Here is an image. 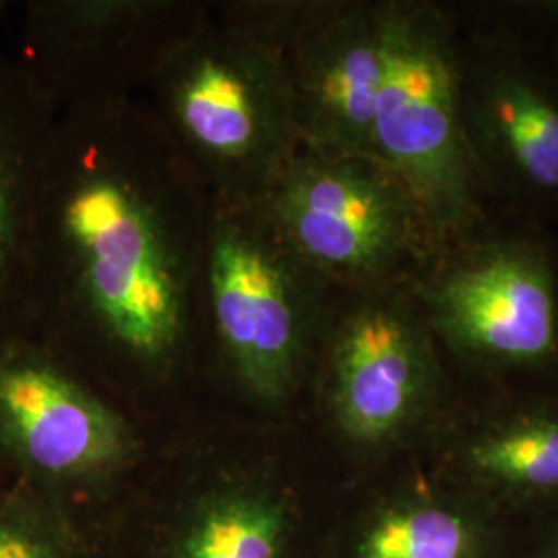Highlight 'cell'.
<instances>
[{
  "label": "cell",
  "instance_id": "cell-1",
  "mask_svg": "<svg viewBox=\"0 0 558 558\" xmlns=\"http://www.w3.org/2000/svg\"><path fill=\"white\" fill-rule=\"evenodd\" d=\"M124 108L77 104L54 122L32 257V327L92 325L161 366L191 325L193 242L168 184L124 145Z\"/></svg>",
  "mask_w": 558,
  "mask_h": 558
},
{
  "label": "cell",
  "instance_id": "cell-2",
  "mask_svg": "<svg viewBox=\"0 0 558 558\" xmlns=\"http://www.w3.org/2000/svg\"><path fill=\"white\" fill-rule=\"evenodd\" d=\"M456 380L472 389L558 383V242L490 216L408 286Z\"/></svg>",
  "mask_w": 558,
  "mask_h": 558
},
{
  "label": "cell",
  "instance_id": "cell-3",
  "mask_svg": "<svg viewBox=\"0 0 558 558\" xmlns=\"http://www.w3.org/2000/svg\"><path fill=\"white\" fill-rule=\"evenodd\" d=\"M161 114L226 205H255L300 147L283 44L267 11L186 29L156 62Z\"/></svg>",
  "mask_w": 558,
  "mask_h": 558
},
{
  "label": "cell",
  "instance_id": "cell-4",
  "mask_svg": "<svg viewBox=\"0 0 558 558\" xmlns=\"http://www.w3.org/2000/svg\"><path fill=\"white\" fill-rule=\"evenodd\" d=\"M315 366L333 435L362 458L422 451L459 393L408 286L339 292Z\"/></svg>",
  "mask_w": 558,
  "mask_h": 558
},
{
  "label": "cell",
  "instance_id": "cell-5",
  "mask_svg": "<svg viewBox=\"0 0 558 558\" xmlns=\"http://www.w3.org/2000/svg\"><path fill=\"white\" fill-rule=\"evenodd\" d=\"M380 11L373 158L412 191L440 248L493 216L463 129L458 32L437 0H380Z\"/></svg>",
  "mask_w": 558,
  "mask_h": 558
},
{
  "label": "cell",
  "instance_id": "cell-6",
  "mask_svg": "<svg viewBox=\"0 0 558 558\" xmlns=\"http://www.w3.org/2000/svg\"><path fill=\"white\" fill-rule=\"evenodd\" d=\"M211 325L242 387L279 405L315 366L336 290L286 246L255 205H226L203 246Z\"/></svg>",
  "mask_w": 558,
  "mask_h": 558
},
{
  "label": "cell",
  "instance_id": "cell-7",
  "mask_svg": "<svg viewBox=\"0 0 558 558\" xmlns=\"http://www.w3.org/2000/svg\"><path fill=\"white\" fill-rule=\"evenodd\" d=\"M255 207L339 292L410 286L437 251L412 191L366 156L299 147Z\"/></svg>",
  "mask_w": 558,
  "mask_h": 558
},
{
  "label": "cell",
  "instance_id": "cell-8",
  "mask_svg": "<svg viewBox=\"0 0 558 558\" xmlns=\"http://www.w3.org/2000/svg\"><path fill=\"white\" fill-rule=\"evenodd\" d=\"M465 140L495 216L558 223V59L458 36Z\"/></svg>",
  "mask_w": 558,
  "mask_h": 558
},
{
  "label": "cell",
  "instance_id": "cell-9",
  "mask_svg": "<svg viewBox=\"0 0 558 558\" xmlns=\"http://www.w3.org/2000/svg\"><path fill=\"white\" fill-rule=\"evenodd\" d=\"M422 453L500 518H544L558 509V387L459 389Z\"/></svg>",
  "mask_w": 558,
  "mask_h": 558
},
{
  "label": "cell",
  "instance_id": "cell-10",
  "mask_svg": "<svg viewBox=\"0 0 558 558\" xmlns=\"http://www.w3.org/2000/svg\"><path fill=\"white\" fill-rule=\"evenodd\" d=\"M283 44L300 147L373 158L383 80L380 0L267 4Z\"/></svg>",
  "mask_w": 558,
  "mask_h": 558
},
{
  "label": "cell",
  "instance_id": "cell-11",
  "mask_svg": "<svg viewBox=\"0 0 558 558\" xmlns=\"http://www.w3.org/2000/svg\"><path fill=\"white\" fill-rule=\"evenodd\" d=\"M0 451L48 482L110 474L133 453L126 422L27 336L0 341Z\"/></svg>",
  "mask_w": 558,
  "mask_h": 558
},
{
  "label": "cell",
  "instance_id": "cell-12",
  "mask_svg": "<svg viewBox=\"0 0 558 558\" xmlns=\"http://www.w3.org/2000/svg\"><path fill=\"white\" fill-rule=\"evenodd\" d=\"M54 101L0 54V341L32 327V257Z\"/></svg>",
  "mask_w": 558,
  "mask_h": 558
},
{
  "label": "cell",
  "instance_id": "cell-13",
  "mask_svg": "<svg viewBox=\"0 0 558 558\" xmlns=\"http://www.w3.org/2000/svg\"><path fill=\"white\" fill-rule=\"evenodd\" d=\"M505 523L426 470L362 521L350 558H499Z\"/></svg>",
  "mask_w": 558,
  "mask_h": 558
},
{
  "label": "cell",
  "instance_id": "cell-14",
  "mask_svg": "<svg viewBox=\"0 0 558 558\" xmlns=\"http://www.w3.org/2000/svg\"><path fill=\"white\" fill-rule=\"evenodd\" d=\"M290 521L267 493L232 490L207 500L180 538L177 558H283Z\"/></svg>",
  "mask_w": 558,
  "mask_h": 558
},
{
  "label": "cell",
  "instance_id": "cell-15",
  "mask_svg": "<svg viewBox=\"0 0 558 558\" xmlns=\"http://www.w3.org/2000/svg\"><path fill=\"white\" fill-rule=\"evenodd\" d=\"M458 36L558 59V0H449Z\"/></svg>",
  "mask_w": 558,
  "mask_h": 558
},
{
  "label": "cell",
  "instance_id": "cell-16",
  "mask_svg": "<svg viewBox=\"0 0 558 558\" xmlns=\"http://www.w3.org/2000/svg\"><path fill=\"white\" fill-rule=\"evenodd\" d=\"M0 558H66L38 521L20 511H0Z\"/></svg>",
  "mask_w": 558,
  "mask_h": 558
},
{
  "label": "cell",
  "instance_id": "cell-17",
  "mask_svg": "<svg viewBox=\"0 0 558 558\" xmlns=\"http://www.w3.org/2000/svg\"><path fill=\"white\" fill-rule=\"evenodd\" d=\"M538 523L530 558H558V509L539 518Z\"/></svg>",
  "mask_w": 558,
  "mask_h": 558
}]
</instances>
